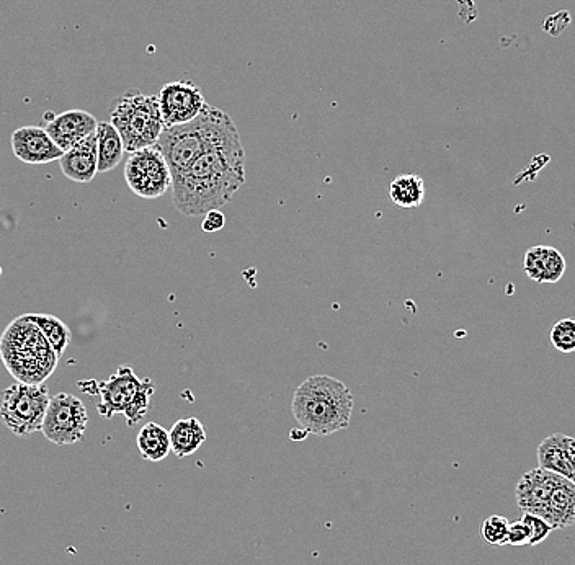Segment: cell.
Segmentation results:
<instances>
[{
  "instance_id": "13",
  "label": "cell",
  "mask_w": 575,
  "mask_h": 565,
  "mask_svg": "<svg viewBox=\"0 0 575 565\" xmlns=\"http://www.w3.org/2000/svg\"><path fill=\"white\" fill-rule=\"evenodd\" d=\"M97 125L99 121L90 113L84 110H69L58 116L53 115V118L46 123L45 130L56 146L66 152L81 143L89 134L95 133Z\"/></svg>"
},
{
  "instance_id": "5",
  "label": "cell",
  "mask_w": 575,
  "mask_h": 565,
  "mask_svg": "<svg viewBox=\"0 0 575 565\" xmlns=\"http://www.w3.org/2000/svg\"><path fill=\"white\" fill-rule=\"evenodd\" d=\"M110 123L120 134L125 152L130 154L156 146L165 128L157 95H144L133 89L113 102Z\"/></svg>"
},
{
  "instance_id": "16",
  "label": "cell",
  "mask_w": 575,
  "mask_h": 565,
  "mask_svg": "<svg viewBox=\"0 0 575 565\" xmlns=\"http://www.w3.org/2000/svg\"><path fill=\"white\" fill-rule=\"evenodd\" d=\"M523 268L530 280L538 285L543 283H558L566 273L564 255L549 245H535L525 254Z\"/></svg>"
},
{
  "instance_id": "2",
  "label": "cell",
  "mask_w": 575,
  "mask_h": 565,
  "mask_svg": "<svg viewBox=\"0 0 575 565\" xmlns=\"http://www.w3.org/2000/svg\"><path fill=\"white\" fill-rule=\"evenodd\" d=\"M355 399L339 379L313 374L299 384L291 414L308 435L329 436L350 427Z\"/></svg>"
},
{
  "instance_id": "28",
  "label": "cell",
  "mask_w": 575,
  "mask_h": 565,
  "mask_svg": "<svg viewBox=\"0 0 575 565\" xmlns=\"http://www.w3.org/2000/svg\"><path fill=\"white\" fill-rule=\"evenodd\" d=\"M306 436H308V433L304 432L303 428H299V430H293V432L290 433V438L293 441L304 440Z\"/></svg>"
},
{
  "instance_id": "25",
  "label": "cell",
  "mask_w": 575,
  "mask_h": 565,
  "mask_svg": "<svg viewBox=\"0 0 575 565\" xmlns=\"http://www.w3.org/2000/svg\"><path fill=\"white\" fill-rule=\"evenodd\" d=\"M523 523L528 525L531 531L530 546L543 543L544 539H548L549 534L553 533V526L549 525L548 521L544 518L536 517L531 513H525L522 518Z\"/></svg>"
},
{
  "instance_id": "20",
  "label": "cell",
  "mask_w": 575,
  "mask_h": 565,
  "mask_svg": "<svg viewBox=\"0 0 575 565\" xmlns=\"http://www.w3.org/2000/svg\"><path fill=\"white\" fill-rule=\"evenodd\" d=\"M139 453L146 461L151 463H159L162 459L167 458L172 450H170V435L169 430H165L162 425L156 422H149L139 430L138 438Z\"/></svg>"
},
{
  "instance_id": "8",
  "label": "cell",
  "mask_w": 575,
  "mask_h": 565,
  "mask_svg": "<svg viewBox=\"0 0 575 565\" xmlns=\"http://www.w3.org/2000/svg\"><path fill=\"white\" fill-rule=\"evenodd\" d=\"M126 185L144 200L161 198L172 188V174L157 146L131 152L125 165Z\"/></svg>"
},
{
  "instance_id": "26",
  "label": "cell",
  "mask_w": 575,
  "mask_h": 565,
  "mask_svg": "<svg viewBox=\"0 0 575 565\" xmlns=\"http://www.w3.org/2000/svg\"><path fill=\"white\" fill-rule=\"evenodd\" d=\"M531 531L526 523L522 520L515 521L509 526V534H507V544L510 546H526L530 544Z\"/></svg>"
},
{
  "instance_id": "11",
  "label": "cell",
  "mask_w": 575,
  "mask_h": 565,
  "mask_svg": "<svg viewBox=\"0 0 575 565\" xmlns=\"http://www.w3.org/2000/svg\"><path fill=\"white\" fill-rule=\"evenodd\" d=\"M562 476L546 469L536 468L523 474L517 484V505L523 513L544 518L549 500Z\"/></svg>"
},
{
  "instance_id": "21",
  "label": "cell",
  "mask_w": 575,
  "mask_h": 565,
  "mask_svg": "<svg viewBox=\"0 0 575 565\" xmlns=\"http://www.w3.org/2000/svg\"><path fill=\"white\" fill-rule=\"evenodd\" d=\"M389 198L397 208H419L425 200L424 178L414 174L399 175L389 185Z\"/></svg>"
},
{
  "instance_id": "6",
  "label": "cell",
  "mask_w": 575,
  "mask_h": 565,
  "mask_svg": "<svg viewBox=\"0 0 575 565\" xmlns=\"http://www.w3.org/2000/svg\"><path fill=\"white\" fill-rule=\"evenodd\" d=\"M94 389H87V394H97L100 397L97 410L103 419H112L121 414L126 419L128 427L144 419L149 412L151 397L156 392V384L151 379L138 378L131 366H120L107 381L95 383L89 381Z\"/></svg>"
},
{
  "instance_id": "27",
  "label": "cell",
  "mask_w": 575,
  "mask_h": 565,
  "mask_svg": "<svg viewBox=\"0 0 575 565\" xmlns=\"http://www.w3.org/2000/svg\"><path fill=\"white\" fill-rule=\"evenodd\" d=\"M224 224H226V216L221 213V210H213L205 214L201 227L205 232H218L223 229Z\"/></svg>"
},
{
  "instance_id": "19",
  "label": "cell",
  "mask_w": 575,
  "mask_h": 565,
  "mask_svg": "<svg viewBox=\"0 0 575 565\" xmlns=\"http://www.w3.org/2000/svg\"><path fill=\"white\" fill-rule=\"evenodd\" d=\"M97 152H99V172L105 174L116 169L125 154V146L120 134L113 128L110 121H102L97 125Z\"/></svg>"
},
{
  "instance_id": "15",
  "label": "cell",
  "mask_w": 575,
  "mask_h": 565,
  "mask_svg": "<svg viewBox=\"0 0 575 565\" xmlns=\"http://www.w3.org/2000/svg\"><path fill=\"white\" fill-rule=\"evenodd\" d=\"M538 464L575 484V438L562 433L544 438L538 446Z\"/></svg>"
},
{
  "instance_id": "24",
  "label": "cell",
  "mask_w": 575,
  "mask_h": 565,
  "mask_svg": "<svg viewBox=\"0 0 575 565\" xmlns=\"http://www.w3.org/2000/svg\"><path fill=\"white\" fill-rule=\"evenodd\" d=\"M509 520L500 515L487 517L481 526V536L487 544L491 546H504L507 544V534H509Z\"/></svg>"
},
{
  "instance_id": "18",
  "label": "cell",
  "mask_w": 575,
  "mask_h": 565,
  "mask_svg": "<svg viewBox=\"0 0 575 565\" xmlns=\"http://www.w3.org/2000/svg\"><path fill=\"white\" fill-rule=\"evenodd\" d=\"M170 450L177 458H187L197 453L206 441L203 423L195 417L182 419L170 428Z\"/></svg>"
},
{
  "instance_id": "17",
  "label": "cell",
  "mask_w": 575,
  "mask_h": 565,
  "mask_svg": "<svg viewBox=\"0 0 575 565\" xmlns=\"http://www.w3.org/2000/svg\"><path fill=\"white\" fill-rule=\"evenodd\" d=\"M544 520L553 526L554 531L566 530L575 523V484L562 477L554 489Z\"/></svg>"
},
{
  "instance_id": "14",
  "label": "cell",
  "mask_w": 575,
  "mask_h": 565,
  "mask_svg": "<svg viewBox=\"0 0 575 565\" xmlns=\"http://www.w3.org/2000/svg\"><path fill=\"white\" fill-rule=\"evenodd\" d=\"M59 167L64 177L72 182L89 183L99 174V152L97 134L92 133L81 143L64 152L59 159Z\"/></svg>"
},
{
  "instance_id": "22",
  "label": "cell",
  "mask_w": 575,
  "mask_h": 565,
  "mask_svg": "<svg viewBox=\"0 0 575 565\" xmlns=\"http://www.w3.org/2000/svg\"><path fill=\"white\" fill-rule=\"evenodd\" d=\"M28 321L41 330V334L45 335V339L50 342L51 348L58 358L64 355L67 345L71 342V330L64 324L61 319L51 314H25Z\"/></svg>"
},
{
  "instance_id": "4",
  "label": "cell",
  "mask_w": 575,
  "mask_h": 565,
  "mask_svg": "<svg viewBox=\"0 0 575 565\" xmlns=\"http://www.w3.org/2000/svg\"><path fill=\"white\" fill-rule=\"evenodd\" d=\"M229 121L231 116L228 113L206 103L195 120L164 128L156 146L161 149L169 165L172 182L185 174V170L208 149Z\"/></svg>"
},
{
  "instance_id": "7",
  "label": "cell",
  "mask_w": 575,
  "mask_h": 565,
  "mask_svg": "<svg viewBox=\"0 0 575 565\" xmlns=\"http://www.w3.org/2000/svg\"><path fill=\"white\" fill-rule=\"evenodd\" d=\"M50 401L45 384H12L2 392L0 420L17 436L40 432Z\"/></svg>"
},
{
  "instance_id": "10",
  "label": "cell",
  "mask_w": 575,
  "mask_h": 565,
  "mask_svg": "<svg viewBox=\"0 0 575 565\" xmlns=\"http://www.w3.org/2000/svg\"><path fill=\"white\" fill-rule=\"evenodd\" d=\"M165 128L195 120L206 107L200 87L190 81L169 82L157 95Z\"/></svg>"
},
{
  "instance_id": "23",
  "label": "cell",
  "mask_w": 575,
  "mask_h": 565,
  "mask_svg": "<svg viewBox=\"0 0 575 565\" xmlns=\"http://www.w3.org/2000/svg\"><path fill=\"white\" fill-rule=\"evenodd\" d=\"M553 347L561 353L575 352V319H561L549 332Z\"/></svg>"
},
{
  "instance_id": "9",
  "label": "cell",
  "mask_w": 575,
  "mask_h": 565,
  "mask_svg": "<svg viewBox=\"0 0 575 565\" xmlns=\"http://www.w3.org/2000/svg\"><path fill=\"white\" fill-rule=\"evenodd\" d=\"M87 423L89 414L84 402L72 394L59 392L51 397L41 432L46 436V440L54 445H74L84 440Z\"/></svg>"
},
{
  "instance_id": "12",
  "label": "cell",
  "mask_w": 575,
  "mask_h": 565,
  "mask_svg": "<svg viewBox=\"0 0 575 565\" xmlns=\"http://www.w3.org/2000/svg\"><path fill=\"white\" fill-rule=\"evenodd\" d=\"M14 156L25 164L41 165L59 161L64 151L40 126H23L12 133Z\"/></svg>"
},
{
  "instance_id": "3",
  "label": "cell",
  "mask_w": 575,
  "mask_h": 565,
  "mask_svg": "<svg viewBox=\"0 0 575 565\" xmlns=\"http://www.w3.org/2000/svg\"><path fill=\"white\" fill-rule=\"evenodd\" d=\"M0 360L18 383L43 384L59 358L41 330L27 316H20L0 337Z\"/></svg>"
},
{
  "instance_id": "1",
  "label": "cell",
  "mask_w": 575,
  "mask_h": 565,
  "mask_svg": "<svg viewBox=\"0 0 575 565\" xmlns=\"http://www.w3.org/2000/svg\"><path fill=\"white\" fill-rule=\"evenodd\" d=\"M244 183L246 151L231 120L185 174L172 182V200L183 216H205L231 203Z\"/></svg>"
}]
</instances>
